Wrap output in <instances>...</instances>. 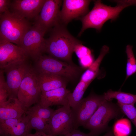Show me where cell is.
Masks as SVG:
<instances>
[{
  "label": "cell",
  "instance_id": "25",
  "mask_svg": "<svg viewBox=\"0 0 136 136\" xmlns=\"http://www.w3.org/2000/svg\"><path fill=\"white\" fill-rule=\"evenodd\" d=\"M122 112L133 123L136 128V108L134 105H124L117 102Z\"/></svg>",
  "mask_w": 136,
  "mask_h": 136
},
{
  "label": "cell",
  "instance_id": "29",
  "mask_svg": "<svg viewBox=\"0 0 136 136\" xmlns=\"http://www.w3.org/2000/svg\"><path fill=\"white\" fill-rule=\"evenodd\" d=\"M12 1L0 0V14L9 11Z\"/></svg>",
  "mask_w": 136,
  "mask_h": 136
},
{
  "label": "cell",
  "instance_id": "11",
  "mask_svg": "<svg viewBox=\"0 0 136 136\" xmlns=\"http://www.w3.org/2000/svg\"><path fill=\"white\" fill-rule=\"evenodd\" d=\"M28 57L23 50L4 40L0 39V67L4 70L27 60Z\"/></svg>",
  "mask_w": 136,
  "mask_h": 136
},
{
  "label": "cell",
  "instance_id": "12",
  "mask_svg": "<svg viewBox=\"0 0 136 136\" xmlns=\"http://www.w3.org/2000/svg\"><path fill=\"white\" fill-rule=\"evenodd\" d=\"M32 67L26 61L3 70L6 73V81L9 94V98H17L21 83Z\"/></svg>",
  "mask_w": 136,
  "mask_h": 136
},
{
  "label": "cell",
  "instance_id": "16",
  "mask_svg": "<svg viewBox=\"0 0 136 136\" xmlns=\"http://www.w3.org/2000/svg\"><path fill=\"white\" fill-rule=\"evenodd\" d=\"M71 92L66 87H64L42 93L38 103L45 107L55 105H69L68 97Z\"/></svg>",
  "mask_w": 136,
  "mask_h": 136
},
{
  "label": "cell",
  "instance_id": "6",
  "mask_svg": "<svg viewBox=\"0 0 136 136\" xmlns=\"http://www.w3.org/2000/svg\"><path fill=\"white\" fill-rule=\"evenodd\" d=\"M105 100L103 94L91 92L75 107L71 108L74 129L83 126Z\"/></svg>",
  "mask_w": 136,
  "mask_h": 136
},
{
  "label": "cell",
  "instance_id": "21",
  "mask_svg": "<svg viewBox=\"0 0 136 136\" xmlns=\"http://www.w3.org/2000/svg\"><path fill=\"white\" fill-rule=\"evenodd\" d=\"M25 114L28 119V125L32 130L42 132L48 134V123L36 115L26 110Z\"/></svg>",
  "mask_w": 136,
  "mask_h": 136
},
{
  "label": "cell",
  "instance_id": "27",
  "mask_svg": "<svg viewBox=\"0 0 136 136\" xmlns=\"http://www.w3.org/2000/svg\"><path fill=\"white\" fill-rule=\"evenodd\" d=\"M80 44L75 47L74 51L79 59L90 53L91 50L88 48Z\"/></svg>",
  "mask_w": 136,
  "mask_h": 136
},
{
  "label": "cell",
  "instance_id": "24",
  "mask_svg": "<svg viewBox=\"0 0 136 136\" xmlns=\"http://www.w3.org/2000/svg\"><path fill=\"white\" fill-rule=\"evenodd\" d=\"M132 46H126V52L127 57L126 66V77L125 81L130 76L136 73V59L132 50Z\"/></svg>",
  "mask_w": 136,
  "mask_h": 136
},
{
  "label": "cell",
  "instance_id": "7",
  "mask_svg": "<svg viewBox=\"0 0 136 136\" xmlns=\"http://www.w3.org/2000/svg\"><path fill=\"white\" fill-rule=\"evenodd\" d=\"M41 94L37 72L32 67L21 83L17 98L27 109L39 102Z\"/></svg>",
  "mask_w": 136,
  "mask_h": 136
},
{
  "label": "cell",
  "instance_id": "18",
  "mask_svg": "<svg viewBox=\"0 0 136 136\" xmlns=\"http://www.w3.org/2000/svg\"><path fill=\"white\" fill-rule=\"evenodd\" d=\"M37 73L42 93L66 87V79L64 78L48 73Z\"/></svg>",
  "mask_w": 136,
  "mask_h": 136
},
{
  "label": "cell",
  "instance_id": "3",
  "mask_svg": "<svg viewBox=\"0 0 136 136\" xmlns=\"http://www.w3.org/2000/svg\"><path fill=\"white\" fill-rule=\"evenodd\" d=\"M124 115L117 103L106 100L83 127L89 130L93 136H98L111 128L108 126L111 120L123 118Z\"/></svg>",
  "mask_w": 136,
  "mask_h": 136
},
{
  "label": "cell",
  "instance_id": "13",
  "mask_svg": "<svg viewBox=\"0 0 136 136\" xmlns=\"http://www.w3.org/2000/svg\"><path fill=\"white\" fill-rule=\"evenodd\" d=\"M91 1L88 0L63 1L60 13V23L65 25L72 20L86 15L88 13Z\"/></svg>",
  "mask_w": 136,
  "mask_h": 136
},
{
  "label": "cell",
  "instance_id": "30",
  "mask_svg": "<svg viewBox=\"0 0 136 136\" xmlns=\"http://www.w3.org/2000/svg\"><path fill=\"white\" fill-rule=\"evenodd\" d=\"M64 136H93L92 133L90 132L88 133L83 132L78 129L73 131L64 135Z\"/></svg>",
  "mask_w": 136,
  "mask_h": 136
},
{
  "label": "cell",
  "instance_id": "15",
  "mask_svg": "<svg viewBox=\"0 0 136 136\" xmlns=\"http://www.w3.org/2000/svg\"><path fill=\"white\" fill-rule=\"evenodd\" d=\"M31 131L25 114L20 118L0 121V136H27Z\"/></svg>",
  "mask_w": 136,
  "mask_h": 136
},
{
  "label": "cell",
  "instance_id": "5",
  "mask_svg": "<svg viewBox=\"0 0 136 136\" xmlns=\"http://www.w3.org/2000/svg\"><path fill=\"white\" fill-rule=\"evenodd\" d=\"M35 62L33 67L37 72L56 75L67 79L76 78L80 72L79 67L72 63L49 55H43Z\"/></svg>",
  "mask_w": 136,
  "mask_h": 136
},
{
  "label": "cell",
  "instance_id": "2",
  "mask_svg": "<svg viewBox=\"0 0 136 136\" xmlns=\"http://www.w3.org/2000/svg\"><path fill=\"white\" fill-rule=\"evenodd\" d=\"M115 7L108 6L101 1H94L92 10L86 15L78 19L81 21L82 27L78 36L89 28L100 31L104 23L109 20L113 21L118 17L121 12L125 8L131 6H136V0L117 1Z\"/></svg>",
  "mask_w": 136,
  "mask_h": 136
},
{
  "label": "cell",
  "instance_id": "8",
  "mask_svg": "<svg viewBox=\"0 0 136 136\" xmlns=\"http://www.w3.org/2000/svg\"><path fill=\"white\" fill-rule=\"evenodd\" d=\"M62 2L60 0H46L33 25L45 33L60 23V9Z\"/></svg>",
  "mask_w": 136,
  "mask_h": 136
},
{
  "label": "cell",
  "instance_id": "28",
  "mask_svg": "<svg viewBox=\"0 0 136 136\" xmlns=\"http://www.w3.org/2000/svg\"><path fill=\"white\" fill-rule=\"evenodd\" d=\"M80 62L83 66L89 67L92 63L93 57L91 53L88 54L79 59Z\"/></svg>",
  "mask_w": 136,
  "mask_h": 136
},
{
  "label": "cell",
  "instance_id": "4",
  "mask_svg": "<svg viewBox=\"0 0 136 136\" xmlns=\"http://www.w3.org/2000/svg\"><path fill=\"white\" fill-rule=\"evenodd\" d=\"M32 26L29 21L9 11L0 14V39L19 46L23 36Z\"/></svg>",
  "mask_w": 136,
  "mask_h": 136
},
{
  "label": "cell",
  "instance_id": "9",
  "mask_svg": "<svg viewBox=\"0 0 136 136\" xmlns=\"http://www.w3.org/2000/svg\"><path fill=\"white\" fill-rule=\"evenodd\" d=\"M48 134L64 135L74 130L71 107L63 106L55 110L48 123Z\"/></svg>",
  "mask_w": 136,
  "mask_h": 136
},
{
  "label": "cell",
  "instance_id": "32",
  "mask_svg": "<svg viewBox=\"0 0 136 136\" xmlns=\"http://www.w3.org/2000/svg\"><path fill=\"white\" fill-rule=\"evenodd\" d=\"M103 136H115L112 129L111 128Z\"/></svg>",
  "mask_w": 136,
  "mask_h": 136
},
{
  "label": "cell",
  "instance_id": "23",
  "mask_svg": "<svg viewBox=\"0 0 136 136\" xmlns=\"http://www.w3.org/2000/svg\"><path fill=\"white\" fill-rule=\"evenodd\" d=\"M27 110L48 123L55 111L49 107H43L39 103L35 104L32 107L27 109Z\"/></svg>",
  "mask_w": 136,
  "mask_h": 136
},
{
  "label": "cell",
  "instance_id": "26",
  "mask_svg": "<svg viewBox=\"0 0 136 136\" xmlns=\"http://www.w3.org/2000/svg\"><path fill=\"white\" fill-rule=\"evenodd\" d=\"M3 70H0V105L6 101L9 94L4 76Z\"/></svg>",
  "mask_w": 136,
  "mask_h": 136
},
{
  "label": "cell",
  "instance_id": "17",
  "mask_svg": "<svg viewBox=\"0 0 136 136\" xmlns=\"http://www.w3.org/2000/svg\"><path fill=\"white\" fill-rule=\"evenodd\" d=\"M27 110L17 98H9L0 105V121L20 118L25 113Z\"/></svg>",
  "mask_w": 136,
  "mask_h": 136
},
{
  "label": "cell",
  "instance_id": "20",
  "mask_svg": "<svg viewBox=\"0 0 136 136\" xmlns=\"http://www.w3.org/2000/svg\"><path fill=\"white\" fill-rule=\"evenodd\" d=\"M105 99L112 101L115 99L117 102L127 105H134L136 103V95L120 91H114L110 89L103 94Z\"/></svg>",
  "mask_w": 136,
  "mask_h": 136
},
{
  "label": "cell",
  "instance_id": "31",
  "mask_svg": "<svg viewBox=\"0 0 136 136\" xmlns=\"http://www.w3.org/2000/svg\"><path fill=\"white\" fill-rule=\"evenodd\" d=\"M27 136H53L51 135L47 134L45 133L36 131L33 134L30 133Z\"/></svg>",
  "mask_w": 136,
  "mask_h": 136
},
{
  "label": "cell",
  "instance_id": "10",
  "mask_svg": "<svg viewBox=\"0 0 136 136\" xmlns=\"http://www.w3.org/2000/svg\"><path fill=\"white\" fill-rule=\"evenodd\" d=\"M45 34L33 25L24 35L19 46L23 50L28 58L35 62L44 52Z\"/></svg>",
  "mask_w": 136,
  "mask_h": 136
},
{
  "label": "cell",
  "instance_id": "19",
  "mask_svg": "<svg viewBox=\"0 0 136 136\" xmlns=\"http://www.w3.org/2000/svg\"><path fill=\"white\" fill-rule=\"evenodd\" d=\"M109 50L107 46H103L97 58L82 75L81 78L83 81L86 82L91 83L96 77L100 63L105 55L108 53Z\"/></svg>",
  "mask_w": 136,
  "mask_h": 136
},
{
  "label": "cell",
  "instance_id": "1",
  "mask_svg": "<svg viewBox=\"0 0 136 136\" xmlns=\"http://www.w3.org/2000/svg\"><path fill=\"white\" fill-rule=\"evenodd\" d=\"M51 29L49 37L45 39L44 52L72 64V56L75 48L82 42L72 35L63 24L59 23Z\"/></svg>",
  "mask_w": 136,
  "mask_h": 136
},
{
  "label": "cell",
  "instance_id": "22",
  "mask_svg": "<svg viewBox=\"0 0 136 136\" xmlns=\"http://www.w3.org/2000/svg\"><path fill=\"white\" fill-rule=\"evenodd\" d=\"M112 130L115 136H129L131 131L130 122L126 118L118 119L114 123Z\"/></svg>",
  "mask_w": 136,
  "mask_h": 136
},
{
  "label": "cell",
  "instance_id": "14",
  "mask_svg": "<svg viewBox=\"0 0 136 136\" xmlns=\"http://www.w3.org/2000/svg\"><path fill=\"white\" fill-rule=\"evenodd\" d=\"M46 0L12 1L9 11L30 21L36 20Z\"/></svg>",
  "mask_w": 136,
  "mask_h": 136
}]
</instances>
